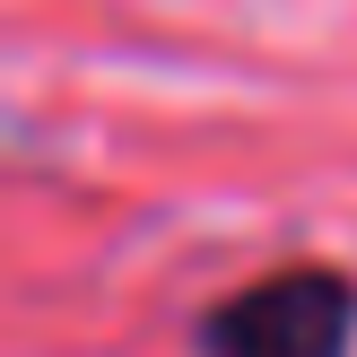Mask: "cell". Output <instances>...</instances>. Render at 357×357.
Returning <instances> with one entry per match:
<instances>
[{
	"mask_svg": "<svg viewBox=\"0 0 357 357\" xmlns=\"http://www.w3.org/2000/svg\"><path fill=\"white\" fill-rule=\"evenodd\" d=\"M192 349L201 357H349L357 349V279L331 271V261L261 271L201 314Z\"/></svg>",
	"mask_w": 357,
	"mask_h": 357,
	"instance_id": "1",
	"label": "cell"
}]
</instances>
